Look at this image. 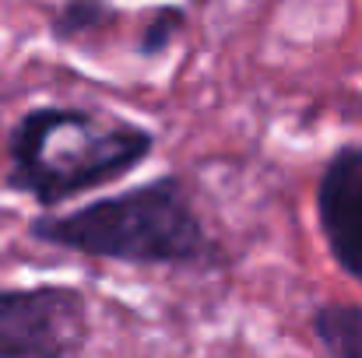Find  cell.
Returning <instances> with one entry per match:
<instances>
[{
  "mask_svg": "<svg viewBox=\"0 0 362 358\" xmlns=\"http://www.w3.org/2000/svg\"><path fill=\"white\" fill-rule=\"evenodd\" d=\"M28 236L92 260L137 267H215L218 246L180 176H158L113 197H99L67 215H42Z\"/></svg>",
  "mask_w": 362,
  "mask_h": 358,
  "instance_id": "2",
  "label": "cell"
},
{
  "mask_svg": "<svg viewBox=\"0 0 362 358\" xmlns=\"http://www.w3.org/2000/svg\"><path fill=\"white\" fill-rule=\"evenodd\" d=\"M74 345H25V348H0V358H71Z\"/></svg>",
  "mask_w": 362,
  "mask_h": 358,
  "instance_id": "7",
  "label": "cell"
},
{
  "mask_svg": "<svg viewBox=\"0 0 362 358\" xmlns=\"http://www.w3.org/2000/svg\"><path fill=\"white\" fill-rule=\"evenodd\" d=\"M183 25H187V14H183L180 7H158V11L151 14V21L141 28L137 53H141V56H162V53L173 46V39L183 32Z\"/></svg>",
  "mask_w": 362,
  "mask_h": 358,
  "instance_id": "5",
  "label": "cell"
},
{
  "mask_svg": "<svg viewBox=\"0 0 362 358\" xmlns=\"http://www.w3.org/2000/svg\"><path fill=\"white\" fill-rule=\"evenodd\" d=\"M151 151L155 133L137 119L88 106H39L7 133V186L57 208L130 176Z\"/></svg>",
  "mask_w": 362,
  "mask_h": 358,
  "instance_id": "1",
  "label": "cell"
},
{
  "mask_svg": "<svg viewBox=\"0 0 362 358\" xmlns=\"http://www.w3.org/2000/svg\"><path fill=\"white\" fill-rule=\"evenodd\" d=\"M313 334L331 358H362V306L324 302L313 313Z\"/></svg>",
  "mask_w": 362,
  "mask_h": 358,
  "instance_id": "4",
  "label": "cell"
},
{
  "mask_svg": "<svg viewBox=\"0 0 362 358\" xmlns=\"http://www.w3.org/2000/svg\"><path fill=\"white\" fill-rule=\"evenodd\" d=\"M106 18H110L106 0H67L53 18V35L57 39H74V35H81L88 28H99Z\"/></svg>",
  "mask_w": 362,
  "mask_h": 358,
  "instance_id": "6",
  "label": "cell"
},
{
  "mask_svg": "<svg viewBox=\"0 0 362 358\" xmlns=\"http://www.w3.org/2000/svg\"><path fill=\"white\" fill-rule=\"evenodd\" d=\"M317 222L334 263L362 281V144L338 148L317 179Z\"/></svg>",
  "mask_w": 362,
  "mask_h": 358,
  "instance_id": "3",
  "label": "cell"
}]
</instances>
